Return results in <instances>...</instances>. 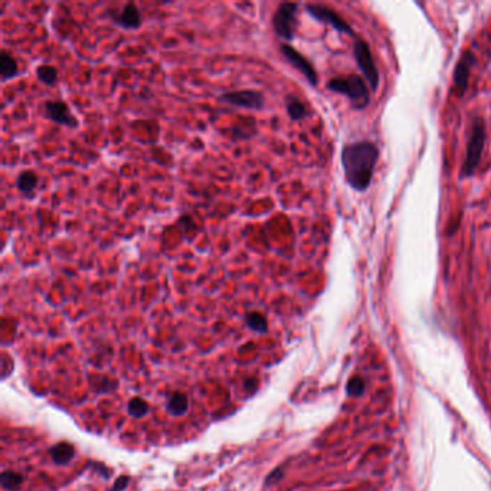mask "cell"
I'll list each match as a JSON object with an SVG mask.
<instances>
[{
  "instance_id": "cell-1",
  "label": "cell",
  "mask_w": 491,
  "mask_h": 491,
  "mask_svg": "<svg viewBox=\"0 0 491 491\" xmlns=\"http://www.w3.org/2000/svg\"><path fill=\"white\" fill-rule=\"evenodd\" d=\"M377 160L379 147L375 143L361 140L346 144L341 150V167L348 185L356 192L368 190Z\"/></svg>"
},
{
  "instance_id": "cell-2",
  "label": "cell",
  "mask_w": 491,
  "mask_h": 491,
  "mask_svg": "<svg viewBox=\"0 0 491 491\" xmlns=\"http://www.w3.org/2000/svg\"><path fill=\"white\" fill-rule=\"evenodd\" d=\"M485 137H487L485 121L483 117L476 116L471 123V129H469V133H468L465 159L460 170L461 179H469L471 176H474L476 170L481 163L484 146H485Z\"/></svg>"
},
{
  "instance_id": "cell-3",
  "label": "cell",
  "mask_w": 491,
  "mask_h": 491,
  "mask_svg": "<svg viewBox=\"0 0 491 491\" xmlns=\"http://www.w3.org/2000/svg\"><path fill=\"white\" fill-rule=\"evenodd\" d=\"M327 88L333 93L348 97L353 102L356 110L366 109L371 102V93L366 81L356 74L332 78L327 82Z\"/></svg>"
},
{
  "instance_id": "cell-4",
  "label": "cell",
  "mask_w": 491,
  "mask_h": 491,
  "mask_svg": "<svg viewBox=\"0 0 491 491\" xmlns=\"http://www.w3.org/2000/svg\"><path fill=\"white\" fill-rule=\"evenodd\" d=\"M353 55L359 70L363 72V77H365V81L369 84L371 90L376 93L379 88L380 79H379V71L376 68V63L373 61V55L371 52L368 42L363 39H356L353 45Z\"/></svg>"
},
{
  "instance_id": "cell-5",
  "label": "cell",
  "mask_w": 491,
  "mask_h": 491,
  "mask_svg": "<svg viewBox=\"0 0 491 491\" xmlns=\"http://www.w3.org/2000/svg\"><path fill=\"white\" fill-rule=\"evenodd\" d=\"M298 10V3H281L276 8L274 16H272V28L275 35L284 39V40H293L295 35V28H297V15Z\"/></svg>"
},
{
  "instance_id": "cell-6",
  "label": "cell",
  "mask_w": 491,
  "mask_h": 491,
  "mask_svg": "<svg viewBox=\"0 0 491 491\" xmlns=\"http://www.w3.org/2000/svg\"><path fill=\"white\" fill-rule=\"evenodd\" d=\"M219 101L247 110H263L265 105L264 94L257 90L226 91L219 97Z\"/></svg>"
},
{
  "instance_id": "cell-7",
  "label": "cell",
  "mask_w": 491,
  "mask_h": 491,
  "mask_svg": "<svg viewBox=\"0 0 491 491\" xmlns=\"http://www.w3.org/2000/svg\"><path fill=\"white\" fill-rule=\"evenodd\" d=\"M306 10L309 12L310 16H313L315 20H318V22H323V24L330 25L337 32L346 33V35H354L353 28L336 10H333L332 8H327L325 5H314V3H311V5L306 6Z\"/></svg>"
},
{
  "instance_id": "cell-8",
  "label": "cell",
  "mask_w": 491,
  "mask_h": 491,
  "mask_svg": "<svg viewBox=\"0 0 491 491\" xmlns=\"http://www.w3.org/2000/svg\"><path fill=\"white\" fill-rule=\"evenodd\" d=\"M476 65V56L473 55L471 51H465L460 56L455 70H454V77H453V84H454V94L457 97H464L467 88H468V81L471 77L473 67Z\"/></svg>"
},
{
  "instance_id": "cell-9",
  "label": "cell",
  "mask_w": 491,
  "mask_h": 491,
  "mask_svg": "<svg viewBox=\"0 0 491 491\" xmlns=\"http://www.w3.org/2000/svg\"><path fill=\"white\" fill-rule=\"evenodd\" d=\"M280 49H281L283 56L291 63V65L297 71H300L306 77V79L315 87L317 82H318V75L313 67V63L303 54H300L288 44H283Z\"/></svg>"
},
{
  "instance_id": "cell-10",
  "label": "cell",
  "mask_w": 491,
  "mask_h": 491,
  "mask_svg": "<svg viewBox=\"0 0 491 491\" xmlns=\"http://www.w3.org/2000/svg\"><path fill=\"white\" fill-rule=\"evenodd\" d=\"M45 113L51 121H54L59 125H65V127H77L78 125V120L72 116V113L68 109V105L63 101H58V100L47 101L45 102Z\"/></svg>"
},
{
  "instance_id": "cell-11",
  "label": "cell",
  "mask_w": 491,
  "mask_h": 491,
  "mask_svg": "<svg viewBox=\"0 0 491 491\" xmlns=\"http://www.w3.org/2000/svg\"><path fill=\"white\" fill-rule=\"evenodd\" d=\"M113 20L124 29H137L141 25V13L134 3H127L118 13L113 15Z\"/></svg>"
},
{
  "instance_id": "cell-12",
  "label": "cell",
  "mask_w": 491,
  "mask_h": 491,
  "mask_svg": "<svg viewBox=\"0 0 491 491\" xmlns=\"http://www.w3.org/2000/svg\"><path fill=\"white\" fill-rule=\"evenodd\" d=\"M49 454H51L55 464L65 465L74 458L75 448H74V445H71L68 442H61V444H56L51 448Z\"/></svg>"
},
{
  "instance_id": "cell-13",
  "label": "cell",
  "mask_w": 491,
  "mask_h": 491,
  "mask_svg": "<svg viewBox=\"0 0 491 491\" xmlns=\"http://www.w3.org/2000/svg\"><path fill=\"white\" fill-rule=\"evenodd\" d=\"M16 186L20 194H24L26 196L32 195L38 186V175L32 172V170H24V172L19 173L16 179Z\"/></svg>"
},
{
  "instance_id": "cell-14",
  "label": "cell",
  "mask_w": 491,
  "mask_h": 491,
  "mask_svg": "<svg viewBox=\"0 0 491 491\" xmlns=\"http://www.w3.org/2000/svg\"><path fill=\"white\" fill-rule=\"evenodd\" d=\"M19 72V65L17 61L15 59L13 55H10L8 51H2L0 54V75H2L3 81H8L13 77H16Z\"/></svg>"
},
{
  "instance_id": "cell-15",
  "label": "cell",
  "mask_w": 491,
  "mask_h": 491,
  "mask_svg": "<svg viewBox=\"0 0 491 491\" xmlns=\"http://www.w3.org/2000/svg\"><path fill=\"white\" fill-rule=\"evenodd\" d=\"M286 104H287V113L293 121L303 120L309 114L306 104L294 94H290L286 98Z\"/></svg>"
},
{
  "instance_id": "cell-16",
  "label": "cell",
  "mask_w": 491,
  "mask_h": 491,
  "mask_svg": "<svg viewBox=\"0 0 491 491\" xmlns=\"http://www.w3.org/2000/svg\"><path fill=\"white\" fill-rule=\"evenodd\" d=\"M189 408V399L185 393L176 392L167 400V410L173 416H182Z\"/></svg>"
},
{
  "instance_id": "cell-17",
  "label": "cell",
  "mask_w": 491,
  "mask_h": 491,
  "mask_svg": "<svg viewBox=\"0 0 491 491\" xmlns=\"http://www.w3.org/2000/svg\"><path fill=\"white\" fill-rule=\"evenodd\" d=\"M247 325L251 330L258 332V333H267L268 330V323L264 314L258 311H251L247 314Z\"/></svg>"
},
{
  "instance_id": "cell-18",
  "label": "cell",
  "mask_w": 491,
  "mask_h": 491,
  "mask_svg": "<svg viewBox=\"0 0 491 491\" xmlns=\"http://www.w3.org/2000/svg\"><path fill=\"white\" fill-rule=\"evenodd\" d=\"M36 75L40 82L47 85H54L58 78V71L52 65H39L36 70Z\"/></svg>"
},
{
  "instance_id": "cell-19",
  "label": "cell",
  "mask_w": 491,
  "mask_h": 491,
  "mask_svg": "<svg viewBox=\"0 0 491 491\" xmlns=\"http://www.w3.org/2000/svg\"><path fill=\"white\" fill-rule=\"evenodd\" d=\"M129 414L133 418H144L148 414V403L140 398L132 399L129 402V408H127Z\"/></svg>"
},
{
  "instance_id": "cell-20",
  "label": "cell",
  "mask_w": 491,
  "mask_h": 491,
  "mask_svg": "<svg viewBox=\"0 0 491 491\" xmlns=\"http://www.w3.org/2000/svg\"><path fill=\"white\" fill-rule=\"evenodd\" d=\"M24 477L15 473V471H5L0 477V481H2V487L6 490H16L20 484H22Z\"/></svg>"
},
{
  "instance_id": "cell-21",
  "label": "cell",
  "mask_w": 491,
  "mask_h": 491,
  "mask_svg": "<svg viewBox=\"0 0 491 491\" xmlns=\"http://www.w3.org/2000/svg\"><path fill=\"white\" fill-rule=\"evenodd\" d=\"M365 391V382L360 376H353L348 383V393L352 396H360Z\"/></svg>"
},
{
  "instance_id": "cell-22",
  "label": "cell",
  "mask_w": 491,
  "mask_h": 491,
  "mask_svg": "<svg viewBox=\"0 0 491 491\" xmlns=\"http://www.w3.org/2000/svg\"><path fill=\"white\" fill-rule=\"evenodd\" d=\"M129 477H125V476H121L120 478H117L116 480V483H114V485L110 488V491H123L125 487H127V484H129Z\"/></svg>"
}]
</instances>
